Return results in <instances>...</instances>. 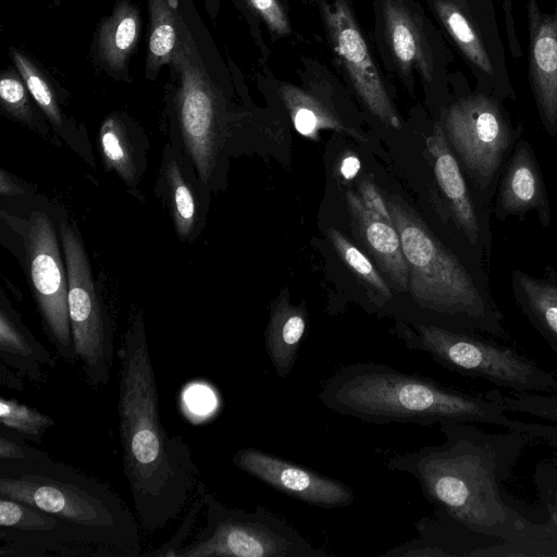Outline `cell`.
I'll return each mask as SVG.
<instances>
[{"instance_id": "6da1fadb", "label": "cell", "mask_w": 557, "mask_h": 557, "mask_svg": "<svg viewBox=\"0 0 557 557\" xmlns=\"http://www.w3.org/2000/svg\"><path fill=\"white\" fill-rule=\"evenodd\" d=\"M438 425L445 436L441 445L394 454L386 467L412 475L436 511L478 539L483 545L478 557H557V495L541 497L548 510L545 522L528 519L503 495V482L532 438L471 422Z\"/></svg>"}, {"instance_id": "7a4b0ae2", "label": "cell", "mask_w": 557, "mask_h": 557, "mask_svg": "<svg viewBox=\"0 0 557 557\" xmlns=\"http://www.w3.org/2000/svg\"><path fill=\"white\" fill-rule=\"evenodd\" d=\"M117 416L123 472L141 530L166 528L195 496L199 470L181 435H169L159 406L144 314L129 313L117 349Z\"/></svg>"}, {"instance_id": "3957f363", "label": "cell", "mask_w": 557, "mask_h": 557, "mask_svg": "<svg viewBox=\"0 0 557 557\" xmlns=\"http://www.w3.org/2000/svg\"><path fill=\"white\" fill-rule=\"evenodd\" d=\"M236 63L224 61L194 0H180L177 42L170 67V135L211 190L223 186L233 131L250 113L237 108Z\"/></svg>"}, {"instance_id": "277c9868", "label": "cell", "mask_w": 557, "mask_h": 557, "mask_svg": "<svg viewBox=\"0 0 557 557\" xmlns=\"http://www.w3.org/2000/svg\"><path fill=\"white\" fill-rule=\"evenodd\" d=\"M319 401L329 410L363 422L443 421L493 424L540 440L557 449V426L511 419L484 393L471 394L380 362L338 367L322 384Z\"/></svg>"}, {"instance_id": "5b68a950", "label": "cell", "mask_w": 557, "mask_h": 557, "mask_svg": "<svg viewBox=\"0 0 557 557\" xmlns=\"http://www.w3.org/2000/svg\"><path fill=\"white\" fill-rule=\"evenodd\" d=\"M409 273L408 292L431 324L508 337L492 296L487 264L467 250L456 251L407 207L387 201Z\"/></svg>"}, {"instance_id": "8992f818", "label": "cell", "mask_w": 557, "mask_h": 557, "mask_svg": "<svg viewBox=\"0 0 557 557\" xmlns=\"http://www.w3.org/2000/svg\"><path fill=\"white\" fill-rule=\"evenodd\" d=\"M0 495L53 515L96 556H141L139 522L108 485L54 460H0Z\"/></svg>"}, {"instance_id": "52a82bcc", "label": "cell", "mask_w": 557, "mask_h": 557, "mask_svg": "<svg viewBox=\"0 0 557 557\" xmlns=\"http://www.w3.org/2000/svg\"><path fill=\"white\" fill-rule=\"evenodd\" d=\"M393 334L406 348L428 354L462 375L483 379L518 393H555L557 377L516 349L482 337L476 331L417 322H398Z\"/></svg>"}, {"instance_id": "ba28073f", "label": "cell", "mask_w": 557, "mask_h": 557, "mask_svg": "<svg viewBox=\"0 0 557 557\" xmlns=\"http://www.w3.org/2000/svg\"><path fill=\"white\" fill-rule=\"evenodd\" d=\"M440 123L475 194L493 212L499 178L522 126L512 124L500 101L484 92L461 96L444 107Z\"/></svg>"}, {"instance_id": "9c48e42d", "label": "cell", "mask_w": 557, "mask_h": 557, "mask_svg": "<svg viewBox=\"0 0 557 557\" xmlns=\"http://www.w3.org/2000/svg\"><path fill=\"white\" fill-rule=\"evenodd\" d=\"M206 521L174 557H329L292 524L263 506L228 507L203 490Z\"/></svg>"}, {"instance_id": "30bf717a", "label": "cell", "mask_w": 557, "mask_h": 557, "mask_svg": "<svg viewBox=\"0 0 557 557\" xmlns=\"http://www.w3.org/2000/svg\"><path fill=\"white\" fill-rule=\"evenodd\" d=\"M0 216L18 239V256L23 258L48 339L59 357L74 363L76 358L67 310V271L64 255L61 256L59 228L40 208L26 214L2 209Z\"/></svg>"}, {"instance_id": "8fae6325", "label": "cell", "mask_w": 557, "mask_h": 557, "mask_svg": "<svg viewBox=\"0 0 557 557\" xmlns=\"http://www.w3.org/2000/svg\"><path fill=\"white\" fill-rule=\"evenodd\" d=\"M372 42L381 64L413 95L418 82L428 95L444 71L441 42L420 0H370Z\"/></svg>"}, {"instance_id": "7c38bea8", "label": "cell", "mask_w": 557, "mask_h": 557, "mask_svg": "<svg viewBox=\"0 0 557 557\" xmlns=\"http://www.w3.org/2000/svg\"><path fill=\"white\" fill-rule=\"evenodd\" d=\"M67 271V310L76 361L92 387L106 385L114 362V337L110 314L92 276L81 234L66 219L58 222Z\"/></svg>"}, {"instance_id": "4fadbf2b", "label": "cell", "mask_w": 557, "mask_h": 557, "mask_svg": "<svg viewBox=\"0 0 557 557\" xmlns=\"http://www.w3.org/2000/svg\"><path fill=\"white\" fill-rule=\"evenodd\" d=\"M310 1L319 13L335 66L350 91L380 122L400 128L387 81L358 22L352 0Z\"/></svg>"}, {"instance_id": "5bb4252c", "label": "cell", "mask_w": 557, "mask_h": 557, "mask_svg": "<svg viewBox=\"0 0 557 557\" xmlns=\"http://www.w3.org/2000/svg\"><path fill=\"white\" fill-rule=\"evenodd\" d=\"M300 83L275 78L271 72L258 73L259 86L280 102L302 136L317 139L320 131L333 129L362 139L346 113L347 88L336 73L318 59L301 58Z\"/></svg>"}, {"instance_id": "9a60e30c", "label": "cell", "mask_w": 557, "mask_h": 557, "mask_svg": "<svg viewBox=\"0 0 557 557\" xmlns=\"http://www.w3.org/2000/svg\"><path fill=\"white\" fill-rule=\"evenodd\" d=\"M436 185L442 195L445 216L455 231L483 262L492 251V211L479 199L454 154L440 121L425 139Z\"/></svg>"}, {"instance_id": "2e32d148", "label": "cell", "mask_w": 557, "mask_h": 557, "mask_svg": "<svg viewBox=\"0 0 557 557\" xmlns=\"http://www.w3.org/2000/svg\"><path fill=\"white\" fill-rule=\"evenodd\" d=\"M232 463L272 488L311 506L344 508L356 498L351 486L344 482L253 447L236 450Z\"/></svg>"}, {"instance_id": "e0dca14e", "label": "cell", "mask_w": 557, "mask_h": 557, "mask_svg": "<svg viewBox=\"0 0 557 557\" xmlns=\"http://www.w3.org/2000/svg\"><path fill=\"white\" fill-rule=\"evenodd\" d=\"M194 166L171 137L163 147L154 193L171 216L177 237L194 243L209 211L210 193Z\"/></svg>"}, {"instance_id": "ac0fdd59", "label": "cell", "mask_w": 557, "mask_h": 557, "mask_svg": "<svg viewBox=\"0 0 557 557\" xmlns=\"http://www.w3.org/2000/svg\"><path fill=\"white\" fill-rule=\"evenodd\" d=\"M531 212L536 214L544 228H548L552 208L543 173L533 146L521 137L499 178L492 214L504 222L510 216L521 221Z\"/></svg>"}, {"instance_id": "d6986e66", "label": "cell", "mask_w": 557, "mask_h": 557, "mask_svg": "<svg viewBox=\"0 0 557 557\" xmlns=\"http://www.w3.org/2000/svg\"><path fill=\"white\" fill-rule=\"evenodd\" d=\"M530 30L529 72L532 92L544 131L557 135V1L553 13L528 4Z\"/></svg>"}, {"instance_id": "ffe728a7", "label": "cell", "mask_w": 557, "mask_h": 557, "mask_svg": "<svg viewBox=\"0 0 557 557\" xmlns=\"http://www.w3.org/2000/svg\"><path fill=\"white\" fill-rule=\"evenodd\" d=\"M141 33V14L132 0H115L111 13L98 23L91 54L94 63L114 81L132 82L129 62Z\"/></svg>"}, {"instance_id": "44dd1931", "label": "cell", "mask_w": 557, "mask_h": 557, "mask_svg": "<svg viewBox=\"0 0 557 557\" xmlns=\"http://www.w3.org/2000/svg\"><path fill=\"white\" fill-rule=\"evenodd\" d=\"M98 149L106 168L113 171L131 191L138 194L149 149L141 127L126 113L111 112L100 125Z\"/></svg>"}, {"instance_id": "7402d4cb", "label": "cell", "mask_w": 557, "mask_h": 557, "mask_svg": "<svg viewBox=\"0 0 557 557\" xmlns=\"http://www.w3.org/2000/svg\"><path fill=\"white\" fill-rule=\"evenodd\" d=\"M9 53L52 133L94 168L95 159L86 129L64 113L53 81L21 49L11 47Z\"/></svg>"}, {"instance_id": "603a6c76", "label": "cell", "mask_w": 557, "mask_h": 557, "mask_svg": "<svg viewBox=\"0 0 557 557\" xmlns=\"http://www.w3.org/2000/svg\"><path fill=\"white\" fill-rule=\"evenodd\" d=\"M0 361L34 384L47 381L55 357L33 335L4 293L0 295Z\"/></svg>"}, {"instance_id": "cb8c5ba5", "label": "cell", "mask_w": 557, "mask_h": 557, "mask_svg": "<svg viewBox=\"0 0 557 557\" xmlns=\"http://www.w3.org/2000/svg\"><path fill=\"white\" fill-rule=\"evenodd\" d=\"M346 199L357 228L376 262L397 290L407 292L408 267L393 220L370 210L361 197L352 191H347Z\"/></svg>"}, {"instance_id": "d4e9b609", "label": "cell", "mask_w": 557, "mask_h": 557, "mask_svg": "<svg viewBox=\"0 0 557 557\" xmlns=\"http://www.w3.org/2000/svg\"><path fill=\"white\" fill-rule=\"evenodd\" d=\"M510 286L522 314L557 355V271L546 265L542 275H533L515 269Z\"/></svg>"}, {"instance_id": "484cf974", "label": "cell", "mask_w": 557, "mask_h": 557, "mask_svg": "<svg viewBox=\"0 0 557 557\" xmlns=\"http://www.w3.org/2000/svg\"><path fill=\"white\" fill-rule=\"evenodd\" d=\"M308 325V311L304 305H294L287 289L272 302L264 331V348L280 379L293 371Z\"/></svg>"}, {"instance_id": "4316f807", "label": "cell", "mask_w": 557, "mask_h": 557, "mask_svg": "<svg viewBox=\"0 0 557 557\" xmlns=\"http://www.w3.org/2000/svg\"><path fill=\"white\" fill-rule=\"evenodd\" d=\"M247 23L250 36L265 61L271 46L293 34L288 0H230Z\"/></svg>"}, {"instance_id": "83f0119b", "label": "cell", "mask_w": 557, "mask_h": 557, "mask_svg": "<svg viewBox=\"0 0 557 557\" xmlns=\"http://www.w3.org/2000/svg\"><path fill=\"white\" fill-rule=\"evenodd\" d=\"M147 3L149 24L145 77L154 81L162 67L170 64L175 51L180 0H147Z\"/></svg>"}, {"instance_id": "f1b7e54d", "label": "cell", "mask_w": 557, "mask_h": 557, "mask_svg": "<svg viewBox=\"0 0 557 557\" xmlns=\"http://www.w3.org/2000/svg\"><path fill=\"white\" fill-rule=\"evenodd\" d=\"M437 18L463 55L486 75H493L482 37L459 0H421Z\"/></svg>"}, {"instance_id": "f546056e", "label": "cell", "mask_w": 557, "mask_h": 557, "mask_svg": "<svg viewBox=\"0 0 557 557\" xmlns=\"http://www.w3.org/2000/svg\"><path fill=\"white\" fill-rule=\"evenodd\" d=\"M0 107L2 112L37 134L48 137L50 125L33 100L27 86L13 64L0 76Z\"/></svg>"}, {"instance_id": "4dcf8cb0", "label": "cell", "mask_w": 557, "mask_h": 557, "mask_svg": "<svg viewBox=\"0 0 557 557\" xmlns=\"http://www.w3.org/2000/svg\"><path fill=\"white\" fill-rule=\"evenodd\" d=\"M0 423L3 428L38 444L42 443L47 430L55 424L52 417L36 408L3 397L0 398Z\"/></svg>"}, {"instance_id": "1f68e13d", "label": "cell", "mask_w": 557, "mask_h": 557, "mask_svg": "<svg viewBox=\"0 0 557 557\" xmlns=\"http://www.w3.org/2000/svg\"><path fill=\"white\" fill-rule=\"evenodd\" d=\"M327 236L342 260L382 300H391L393 294L370 260L336 228H329Z\"/></svg>"}, {"instance_id": "d6a6232c", "label": "cell", "mask_w": 557, "mask_h": 557, "mask_svg": "<svg viewBox=\"0 0 557 557\" xmlns=\"http://www.w3.org/2000/svg\"><path fill=\"white\" fill-rule=\"evenodd\" d=\"M486 397L498 403L506 411L522 412L549 421L557 426V395L545 393H503L496 389L484 392Z\"/></svg>"}, {"instance_id": "836d02e7", "label": "cell", "mask_w": 557, "mask_h": 557, "mask_svg": "<svg viewBox=\"0 0 557 557\" xmlns=\"http://www.w3.org/2000/svg\"><path fill=\"white\" fill-rule=\"evenodd\" d=\"M46 451L39 450L23 440L0 433V460L15 462H36L47 458Z\"/></svg>"}, {"instance_id": "e575fe53", "label": "cell", "mask_w": 557, "mask_h": 557, "mask_svg": "<svg viewBox=\"0 0 557 557\" xmlns=\"http://www.w3.org/2000/svg\"><path fill=\"white\" fill-rule=\"evenodd\" d=\"M205 490V486L202 482L199 483L197 491H196V497H194L193 506L189 509L188 515L186 516L185 522L182 524L178 532L175 534V536L166 543L164 546L159 547V549L150 553H145L141 556H165V557H174L175 553L182 547V542L186 536L188 535V532L190 531L197 513L201 507H203V500H202V492Z\"/></svg>"}, {"instance_id": "d590c367", "label": "cell", "mask_w": 557, "mask_h": 557, "mask_svg": "<svg viewBox=\"0 0 557 557\" xmlns=\"http://www.w3.org/2000/svg\"><path fill=\"white\" fill-rule=\"evenodd\" d=\"M361 199L363 203L375 213L392 220L387 203L384 202L374 185L368 181L360 184Z\"/></svg>"}, {"instance_id": "8d00e7d4", "label": "cell", "mask_w": 557, "mask_h": 557, "mask_svg": "<svg viewBox=\"0 0 557 557\" xmlns=\"http://www.w3.org/2000/svg\"><path fill=\"white\" fill-rule=\"evenodd\" d=\"M534 482H540L557 492V459H552L536 467Z\"/></svg>"}, {"instance_id": "74e56055", "label": "cell", "mask_w": 557, "mask_h": 557, "mask_svg": "<svg viewBox=\"0 0 557 557\" xmlns=\"http://www.w3.org/2000/svg\"><path fill=\"white\" fill-rule=\"evenodd\" d=\"M0 191L3 198L26 196V188L20 185L17 181L3 169L0 172Z\"/></svg>"}, {"instance_id": "f35d334b", "label": "cell", "mask_w": 557, "mask_h": 557, "mask_svg": "<svg viewBox=\"0 0 557 557\" xmlns=\"http://www.w3.org/2000/svg\"><path fill=\"white\" fill-rule=\"evenodd\" d=\"M0 383L11 389L22 392L25 389L23 376L0 361Z\"/></svg>"}, {"instance_id": "ab89813d", "label": "cell", "mask_w": 557, "mask_h": 557, "mask_svg": "<svg viewBox=\"0 0 557 557\" xmlns=\"http://www.w3.org/2000/svg\"><path fill=\"white\" fill-rule=\"evenodd\" d=\"M360 170V161L355 156H347L343 159L339 171L346 180L354 178Z\"/></svg>"}, {"instance_id": "60d3db41", "label": "cell", "mask_w": 557, "mask_h": 557, "mask_svg": "<svg viewBox=\"0 0 557 557\" xmlns=\"http://www.w3.org/2000/svg\"><path fill=\"white\" fill-rule=\"evenodd\" d=\"M205 10L212 22L218 18L223 0H202Z\"/></svg>"}, {"instance_id": "b9f144b4", "label": "cell", "mask_w": 557, "mask_h": 557, "mask_svg": "<svg viewBox=\"0 0 557 557\" xmlns=\"http://www.w3.org/2000/svg\"><path fill=\"white\" fill-rule=\"evenodd\" d=\"M67 1H73V0H67Z\"/></svg>"}]
</instances>
